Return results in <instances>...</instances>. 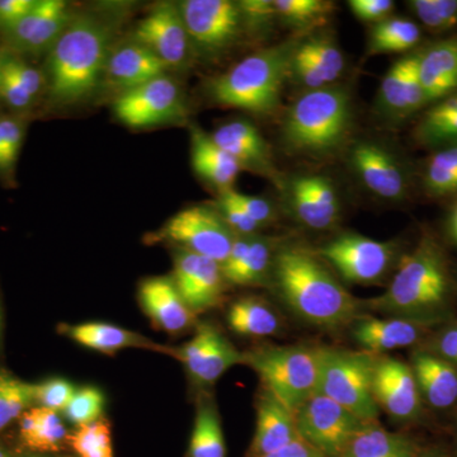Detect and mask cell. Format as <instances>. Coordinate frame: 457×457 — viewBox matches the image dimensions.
Here are the masks:
<instances>
[{
  "instance_id": "obj_5",
  "label": "cell",
  "mask_w": 457,
  "mask_h": 457,
  "mask_svg": "<svg viewBox=\"0 0 457 457\" xmlns=\"http://www.w3.org/2000/svg\"><path fill=\"white\" fill-rule=\"evenodd\" d=\"M352 122L350 93L341 87L308 90L291 104L282 140L294 153L326 155L342 145Z\"/></svg>"
},
{
  "instance_id": "obj_57",
  "label": "cell",
  "mask_w": 457,
  "mask_h": 457,
  "mask_svg": "<svg viewBox=\"0 0 457 457\" xmlns=\"http://www.w3.org/2000/svg\"><path fill=\"white\" fill-rule=\"evenodd\" d=\"M0 177L11 180L13 179V171L11 170L5 158L4 145H3L2 134H0Z\"/></svg>"
},
{
  "instance_id": "obj_48",
  "label": "cell",
  "mask_w": 457,
  "mask_h": 457,
  "mask_svg": "<svg viewBox=\"0 0 457 457\" xmlns=\"http://www.w3.org/2000/svg\"><path fill=\"white\" fill-rule=\"evenodd\" d=\"M0 134H2L7 163L14 173L18 156L25 140L26 123L20 117L0 114Z\"/></svg>"
},
{
  "instance_id": "obj_37",
  "label": "cell",
  "mask_w": 457,
  "mask_h": 457,
  "mask_svg": "<svg viewBox=\"0 0 457 457\" xmlns=\"http://www.w3.org/2000/svg\"><path fill=\"white\" fill-rule=\"evenodd\" d=\"M35 404V384L0 372V431Z\"/></svg>"
},
{
  "instance_id": "obj_46",
  "label": "cell",
  "mask_w": 457,
  "mask_h": 457,
  "mask_svg": "<svg viewBox=\"0 0 457 457\" xmlns=\"http://www.w3.org/2000/svg\"><path fill=\"white\" fill-rule=\"evenodd\" d=\"M77 389L64 378H51L41 384H35V404L50 411H64Z\"/></svg>"
},
{
  "instance_id": "obj_15",
  "label": "cell",
  "mask_w": 457,
  "mask_h": 457,
  "mask_svg": "<svg viewBox=\"0 0 457 457\" xmlns=\"http://www.w3.org/2000/svg\"><path fill=\"white\" fill-rule=\"evenodd\" d=\"M73 16L62 0H37L29 13L5 33L11 53L21 56L50 51Z\"/></svg>"
},
{
  "instance_id": "obj_53",
  "label": "cell",
  "mask_w": 457,
  "mask_h": 457,
  "mask_svg": "<svg viewBox=\"0 0 457 457\" xmlns=\"http://www.w3.org/2000/svg\"><path fill=\"white\" fill-rule=\"evenodd\" d=\"M350 8L354 17L365 22H383L394 9L392 0H351Z\"/></svg>"
},
{
  "instance_id": "obj_10",
  "label": "cell",
  "mask_w": 457,
  "mask_h": 457,
  "mask_svg": "<svg viewBox=\"0 0 457 457\" xmlns=\"http://www.w3.org/2000/svg\"><path fill=\"white\" fill-rule=\"evenodd\" d=\"M303 441L327 457H341L354 436L366 425L335 400L315 393L295 413Z\"/></svg>"
},
{
  "instance_id": "obj_55",
  "label": "cell",
  "mask_w": 457,
  "mask_h": 457,
  "mask_svg": "<svg viewBox=\"0 0 457 457\" xmlns=\"http://www.w3.org/2000/svg\"><path fill=\"white\" fill-rule=\"evenodd\" d=\"M436 354L457 365V327L449 328L435 343Z\"/></svg>"
},
{
  "instance_id": "obj_18",
  "label": "cell",
  "mask_w": 457,
  "mask_h": 457,
  "mask_svg": "<svg viewBox=\"0 0 457 457\" xmlns=\"http://www.w3.org/2000/svg\"><path fill=\"white\" fill-rule=\"evenodd\" d=\"M350 161L361 182L375 196L399 201L407 194V177L402 165L378 144L357 143L351 149Z\"/></svg>"
},
{
  "instance_id": "obj_9",
  "label": "cell",
  "mask_w": 457,
  "mask_h": 457,
  "mask_svg": "<svg viewBox=\"0 0 457 457\" xmlns=\"http://www.w3.org/2000/svg\"><path fill=\"white\" fill-rule=\"evenodd\" d=\"M237 234L222 220L213 207L198 206L180 210L165 222L156 239L170 240L179 248L224 263Z\"/></svg>"
},
{
  "instance_id": "obj_7",
  "label": "cell",
  "mask_w": 457,
  "mask_h": 457,
  "mask_svg": "<svg viewBox=\"0 0 457 457\" xmlns=\"http://www.w3.org/2000/svg\"><path fill=\"white\" fill-rule=\"evenodd\" d=\"M376 354L319 348L318 393L335 400L365 423L376 422L380 408L372 392Z\"/></svg>"
},
{
  "instance_id": "obj_29",
  "label": "cell",
  "mask_w": 457,
  "mask_h": 457,
  "mask_svg": "<svg viewBox=\"0 0 457 457\" xmlns=\"http://www.w3.org/2000/svg\"><path fill=\"white\" fill-rule=\"evenodd\" d=\"M68 432L57 411L29 408L20 418L21 441L36 453H59L68 445Z\"/></svg>"
},
{
  "instance_id": "obj_61",
  "label": "cell",
  "mask_w": 457,
  "mask_h": 457,
  "mask_svg": "<svg viewBox=\"0 0 457 457\" xmlns=\"http://www.w3.org/2000/svg\"><path fill=\"white\" fill-rule=\"evenodd\" d=\"M2 62H3V53H0V80H2Z\"/></svg>"
},
{
  "instance_id": "obj_25",
  "label": "cell",
  "mask_w": 457,
  "mask_h": 457,
  "mask_svg": "<svg viewBox=\"0 0 457 457\" xmlns=\"http://www.w3.org/2000/svg\"><path fill=\"white\" fill-rule=\"evenodd\" d=\"M418 77L426 104L457 92V38H449L418 53Z\"/></svg>"
},
{
  "instance_id": "obj_39",
  "label": "cell",
  "mask_w": 457,
  "mask_h": 457,
  "mask_svg": "<svg viewBox=\"0 0 457 457\" xmlns=\"http://www.w3.org/2000/svg\"><path fill=\"white\" fill-rule=\"evenodd\" d=\"M425 185L435 196L457 191V143L432 155L426 168Z\"/></svg>"
},
{
  "instance_id": "obj_17",
  "label": "cell",
  "mask_w": 457,
  "mask_h": 457,
  "mask_svg": "<svg viewBox=\"0 0 457 457\" xmlns=\"http://www.w3.org/2000/svg\"><path fill=\"white\" fill-rule=\"evenodd\" d=\"M173 281L194 314L218 305L224 290L221 264L204 255L177 249Z\"/></svg>"
},
{
  "instance_id": "obj_19",
  "label": "cell",
  "mask_w": 457,
  "mask_h": 457,
  "mask_svg": "<svg viewBox=\"0 0 457 457\" xmlns=\"http://www.w3.org/2000/svg\"><path fill=\"white\" fill-rule=\"evenodd\" d=\"M440 320L437 318L357 317L352 336L369 353H385L414 345Z\"/></svg>"
},
{
  "instance_id": "obj_52",
  "label": "cell",
  "mask_w": 457,
  "mask_h": 457,
  "mask_svg": "<svg viewBox=\"0 0 457 457\" xmlns=\"http://www.w3.org/2000/svg\"><path fill=\"white\" fill-rule=\"evenodd\" d=\"M0 99L16 112H26L32 108L36 101L22 86L3 71L0 80Z\"/></svg>"
},
{
  "instance_id": "obj_13",
  "label": "cell",
  "mask_w": 457,
  "mask_h": 457,
  "mask_svg": "<svg viewBox=\"0 0 457 457\" xmlns=\"http://www.w3.org/2000/svg\"><path fill=\"white\" fill-rule=\"evenodd\" d=\"M170 356L180 361L192 380L203 386L215 384L234 366L245 365V352L237 351L210 324H201L187 343L171 348Z\"/></svg>"
},
{
  "instance_id": "obj_4",
  "label": "cell",
  "mask_w": 457,
  "mask_h": 457,
  "mask_svg": "<svg viewBox=\"0 0 457 457\" xmlns=\"http://www.w3.org/2000/svg\"><path fill=\"white\" fill-rule=\"evenodd\" d=\"M299 40L257 51L207 84L213 104L251 113L275 112L288 78L291 56Z\"/></svg>"
},
{
  "instance_id": "obj_45",
  "label": "cell",
  "mask_w": 457,
  "mask_h": 457,
  "mask_svg": "<svg viewBox=\"0 0 457 457\" xmlns=\"http://www.w3.org/2000/svg\"><path fill=\"white\" fill-rule=\"evenodd\" d=\"M2 71L16 80L35 99H37L38 96L46 89L45 73L11 51L3 53Z\"/></svg>"
},
{
  "instance_id": "obj_36",
  "label": "cell",
  "mask_w": 457,
  "mask_h": 457,
  "mask_svg": "<svg viewBox=\"0 0 457 457\" xmlns=\"http://www.w3.org/2000/svg\"><path fill=\"white\" fill-rule=\"evenodd\" d=\"M278 21L295 31H308L323 25L335 11V4L324 0H275Z\"/></svg>"
},
{
  "instance_id": "obj_21",
  "label": "cell",
  "mask_w": 457,
  "mask_h": 457,
  "mask_svg": "<svg viewBox=\"0 0 457 457\" xmlns=\"http://www.w3.org/2000/svg\"><path fill=\"white\" fill-rule=\"evenodd\" d=\"M139 300L153 323L170 335H177L194 323V312L180 296L173 278L168 276L144 279L139 287Z\"/></svg>"
},
{
  "instance_id": "obj_42",
  "label": "cell",
  "mask_w": 457,
  "mask_h": 457,
  "mask_svg": "<svg viewBox=\"0 0 457 457\" xmlns=\"http://www.w3.org/2000/svg\"><path fill=\"white\" fill-rule=\"evenodd\" d=\"M409 7L432 31H449L457 25V0H413Z\"/></svg>"
},
{
  "instance_id": "obj_2",
  "label": "cell",
  "mask_w": 457,
  "mask_h": 457,
  "mask_svg": "<svg viewBox=\"0 0 457 457\" xmlns=\"http://www.w3.org/2000/svg\"><path fill=\"white\" fill-rule=\"evenodd\" d=\"M272 267L278 294L306 323L337 329L356 320L360 303L315 254L287 246L276 255Z\"/></svg>"
},
{
  "instance_id": "obj_58",
  "label": "cell",
  "mask_w": 457,
  "mask_h": 457,
  "mask_svg": "<svg viewBox=\"0 0 457 457\" xmlns=\"http://www.w3.org/2000/svg\"><path fill=\"white\" fill-rule=\"evenodd\" d=\"M450 228L451 234H453V237H455L457 242V206L455 210H453V215H451Z\"/></svg>"
},
{
  "instance_id": "obj_60",
  "label": "cell",
  "mask_w": 457,
  "mask_h": 457,
  "mask_svg": "<svg viewBox=\"0 0 457 457\" xmlns=\"http://www.w3.org/2000/svg\"><path fill=\"white\" fill-rule=\"evenodd\" d=\"M0 457H11V456H9V453H7V451H5L4 449H2V447H0Z\"/></svg>"
},
{
  "instance_id": "obj_30",
  "label": "cell",
  "mask_w": 457,
  "mask_h": 457,
  "mask_svg": "<svg viewBox=\"0 0 457 457\" xmlns=\"http://www.w3.org/2000/svg\"><path fill=\"white\" fill-rule=\"evenodd\" d=\"M418 453L416 445L405 436L371 422L360 429L341 457H416Z\"/></svg>"
},
{
  "instance_id": "obj_34",
  "label": "cell",
  "mask_w": 457,
  "mask_h": 457,
  "mask_svg": "<svg viewBox=\"0 0 457 457\" xmlns=\"http://www.w3.org/2000/svg\"><path fill=\"white\" fill-rule=\"evenodd\" d=\"M420 40V29L416 22L407 18H386L376 23L370 32L369 55L404 53L416 46Z\"/></svg>"
},
{
  "instance_id": "obj_38",
  "label": "cell",
  "mask_w": 457,
  "mask_h": 457,
  "mask_svg": "<svg viewBox=\"0 0 457 457\" xmlns=\"http://www.w3.org/2000/svg\"><path fill=\"white\" fill-rule=\"evenodd\" d=\"M272 240L254 236L245 260L225 281L239 286L260 284L272 267Z\"/></svg>"
},
{
  "instance_id": "obj_8",
  "label": "cell",
  "mask_w": 457,
  "mask_h": 457,
  "mask_svg": "<svg viewBox=\"0 0 457 457\" xmlns=\"http://www.w3.org/2000/svg\"><path fill=\"white\" fill-rule=\"evenodd\" d=\"M195 55L219 59L233 49L243 31L237 2L231 0H185L179 3Z\"/></svg>"
},
{
  "instance_id": "obj_50",
  "label": "cell",
  "mask_w": 457,
  "mask_h": 457,
  "mask_svg": "<svg viewBox=\"0 0 457 457\" xmlns=\"http://www.w3.org/2000/svg\"><path fill=\"white\" fill-rule=\"evenodd\" d=\"M288 77L293 78L299 86L305 87L306 92L330 86L326 78L319 73L318 69L295 50L288 66Z\"/></svg>"
},
{
  "instance_id": "obj_11",
  "label": "cell",
  "mask_w": 457,
  "mask_h": 457,
  "mask_svg": "<svg viewBox=\"0 0 457 457\" xmlns=\"http://www.w3.org/2000/svg\"><path fill=\"white\" fill-rule=\"evenodd\" d=\"M117 119L132 129L153 128L186 116L179 84L167 74L121 93L113 102Z\"/></svg>"
},
{
  "instance_id": "obj_40",
  "label": "cell",
  "mask_w": 457,
  "mask_h": 457,
  "mask_svg": "<svg viewBox=\"0 0 457 457\" xmlns=\"http://www.w3.org/2000/svg\"><path fill=\"white\" fill-rule=\"evenodd\" d=\"M68 445L79 457H113L110 423L104 420L78 427L69 435Z\"/></svg>"
},
{
  "instance_id": "obj_6",
  "label": "cell",
  "mask_w": 457,
  "mask_h": 457,
  "mask_svg": "<svg viewBox=\"0 0 457 457\" xmlns=\"http://www.w3.org/2000/svg\"><path fill=\"white\" fill-rule=\"evenodd\" d=\"M245 365L257 372L264 390L294 413L318 393L319 348L263 345L245 352Z\"/></svg>"
},
{
  "instance_id": "obj_14",
  "label": "cell",
  "mask_w": 457,
  "mask_h": 457,
  "mask_svg": "<svg viewBox=\"0 0 457 457\" xmlns=\"http://www.w3.org/2000/svg\"><path fill=\"white\" fill-rule=\"evenodd\" d=\"M132 40L154 53L168 69L185 68L194 53L179 3H158L137 23Z\"/></svg>"
},
{
  "instance_id": "obj_49",
  "label": "cell",
  "mask_w": 457,
  "mask_h": 457,
  "mask_svg": "<svg viewBox=\"0 0 457 457\" xmlns=\"http://www.w3.org/2000/svg\"><path fill=\"white\" fill-rule=\"evenodd\" d=\"M299 179L302 180L303 187L308 189L309 194L314 197V200L330 216L338 220L341 206H339L338 196H337L336 189L330 180L320 176H302Z\"/></svg>"
},
{
  "instance_id": "obj_59",
  "label": "cell",
  "mask_w": 457,
  "mask_h": 457,
  "mask_svg": "<svg viewBox=\"0 0 457 457\" xmlns=\"http://www.w3.org/2000/svg\"><path fill=\"white\" fill-rule=\"evenodd\" d=\"M416 457H447L445 453H440V451L429 450L425 451V453H418Z\"/></svg>"
},
{
  "instance_id": "obj_28",
  "label": "cell",
  "mask_w": 457,
  "mask_h": 457,
  "mask_svg": "<svg viewBox=\"0 0 457 457\" xmlns=\"http://www.w3.org/2000/svg\"><path fill=\"white\" fill-rule=\"evenodd\" d=\"M191 162L195 171L221 191L231 189L239 176L242 165L222 150L212 135L191 126Z\"/></svg>"
},
{
  "instance_id": "obj_27",
  "label": "cell",
  "mask_w": 457,
  "mask_h": 457,
  "mask_svg": "<svg viewBox=\"0 0 457 457\" xmlns=\"http://www.w3.org/2000/svg\"><path fill=\"white\" fill-rule=\"evenodd\" d=\"M411 370L420 395L433 408L445 409L457 400V369L438 354L418 352L411 361Z\"/></svg>"
},
{
  "instance_id": "obj_31",
  "label": "cell",
  "mask_w": 457,
  "mask_h": 457,
  "mask_svg": "<svg viewBox=\"0 0 457 457\" xmlns=\"http://www.w3.org/2000/svg\"><path fill=\"white\" fill-rule=\"evenodd\" d=\"M227 319L230 329L243 337L263 338L276 335L279 329L278 314L254 297H243L231 303Z\"/></svg>"
},
{
  "instance_id": "obj_22",
  "label": "cell",
  "mask_w": 457,
  "mask_h": 457,
  "mask_svg": "<svg viewBox=\"0 0 457 457\" xmlns=\"http://www.w3.org/2000/svg\"><path fill=\"white\" fill-rule=\"evenodd\" d=\"M378 104L384 113L396 117L409 116L426 106L418 77V53L398 60L385 74Z\"/></svg>"
},
{
  "instance_id": "obj_35",
  "label": "cell",
  "mask_w": 457,
  "mask_h": 457,
  "mask_svg": "<svg viewBox=\"0 0 457 457\" xmlns=\"http://www.w3.org/2000/svg\"><path fill=\"white\" fill-rule=\"evenodd\" d=\"M299 55L311 62L328 84L337 82L345 71V57L338 45L327 35H314L299 40L295 47Z\"/></svg>"
},
{
  "instance_id": "obj_23",
  "label": "cell",
  "mask_w": 457,
  "mask_h": 457,
  "mask_svg": "<svg viewBox=\"0 0 457 457\" xmlns=\"http://www.w3.org/2000/svg\"><path fill=\"white\" fill-rule=\"evenodd\" d=\"M212 137L222 150L242 165L243 170L251 168L258 173L276 179L270 145L253 123L245 120H234L221 125Z\"/></svg>"
},
{
  "instance_id": "obj_44",
  "label": "cell",
  "mask_w": 457,
  "mask_h": 457,
  "mask_svg": "<svg viewBox=\"0 0 457 457\" xmlns=\"http://www.w3.org/2000/svg\"><path fill=\"white\" fill-rule=\"evenodd\" d=\"M243 29L252 36L267 35L278 21L275 0H242L237 2Z\"/></svg>"
},
{
  "instance_id": "obj_47",
  "label": "cell",
  "mask_w": 457,
  "mask_h": 457,
  "mask_svg": "<svg viewBox=\"0 0 457 457\" xmlns=\"http://www.w3.org/2000/svg\"><path fill=\"white\" fill-rule=\"evenodd\" d=\"M215 209L220 213L222 220L227 222L228 228L237 236H257L260 227L239 206L230 196L228 191H221Z\"/></svg>"
},
{
  "instance_id": "obj_26",
  "label": "cell",
  "mask_w": 457,
  "mask_h": 457,
  "mask_svg": "<svg viewBox=\"0 0 457 457\" xmlns=\"http://www.w3.org/2000/svg\"><path fill=\"white\" fill-rule=\"evenodd\" d=\"M62 333L78 345L101 353H116L125 348H144L171 354V348L164 347L146 337L112 324L89 321L77 326H66L62 328Z\"/></svg>"
},
{
  "instance_id": "obj_24",
  "label": "cell",
  "mask_w": 457,
  "mask_h": 457,
  "mask_svg": "<svg viewBox=\"0 0 457 457\" xmlns=\"http://www.w3.org/2000/svg\"><path fill=\"white\" fill-rule=\"evenodd\" d=\"M294 411L264 390L257 404V427L251 457H263L299 440Z\"/></svg>"
},
{
  "instance_id": "obj_12",
  "label": "cell",
  "mask_w": 457,
  "mask_h": 457,
  "mask_svg": "<svg viewBox=\"0 0 457 457\" xmlns=\"http://www.w3.org/2000/svg\"><path fill=\"white\" fill-rule=\"evenodd\" d=\"M318 255L329 262L345 281L370 284L383 278L394 258L392 243L359 234H342L321 246Z\"/></svg>"
},
{
  "instance_id": "obj_41",
  "label": "cell",
  "mask_w": 457,
  "mask_h": 457,
  "mask_svg": "<svg viewBox=\"0 0 457 457\" xmlns=\"http://www.w3.org/2000/svg\"><path fill=\"white\" fill-rule=\"evenodd\" d=\"M290 206L297 220L312 230H327L336 224L337 219L330 216L303 187L299 177L290 183Z\"/></svg>"
},
{
  "instance_id": "obj_32",
  "label": "cell",
  "mask_w": 457,
  "mask_h": 457,
  "mask_svg": "<svg viewBox=\"0 0 457 457\" xmlns=\"http://www.w3.org/2000/svg\"><path fill=\"white\" fill-rule=\"evenodd\" d=\"M416 139L427 146L457 143V92L436 102L418 123Z\"/></svg>"
},
{
  "instance_id": "obj_56",
  "label": "cell",
  "mask_w": 457,
  "mask_h": 457,
  "mask_svg": "<svg viewBox=\"0 0 457 457\" xmlns=\"http://www.w3.org/2000/svg\"><path fill=\"white\" fill-rule=\"evenodd\" d=\"M263 457H327L320 451L312 447L308 442L303 441L302 438L295 440L291 444L286 445L285 447L269 453Z\"/></svg>"
},
{
  "instance_id": "obj_43",
  "label": "cell",
  "mask_w": 457,
  "mask_h": 457,
  "mask_svg": "<svg viewBox=\"0 0 457 457\" xmlns=\"http://www.w3.org/2000/svg\"><path fill=\"white\" fill-rule=\"evenodd\" d=\"M104 393L95 386H84L75 392L62 413L74 426L82 427L101 420L104 409Z\"/></svg>"
},
{
  "instance_id": "obj_3",
  "label": "cell",
  "mask_w": 457,
  "mask_h": 457,
  "mask_svg": "<svg viewBox=\"0 0 457 457\" xmlns=\"http://www.w3.org/2000/svg\"><path fill=\"white\" fill-rule=\"evenodd\" d=\"M449 294V275L440 246L426 237L400 260L389 287L369 303L386 317L440 318Z\"/></svg>"
},
{
  "instance_id": "obj_33",
  "label": "cell",
  "mask_w": 457,
  "mask_h": 457,
  "mask_svg": "<svg viewBox=\"0 0 457 457\" xmlns=\"http://www.w3.org/2000/svg\"><path fill=\"white\" fill-rule=\"evenodd\" d=\"M188 456H227L220 417L212 400L203 399L198 404L191 441H189Z\"/></svg>"
},
{
  "instance_id": "obj_54",
  "label": "cell",
  "mask_w": 457,
  "mask_h": 457,
  "mask_svg": "<svg viewBox=\"0 0 457 457\" xmlns=\"http://www.w3.org/2000/svg\"><path fill=\"white\" fill-rule=\"evenodd\" d=\"M37 0H0V32L3 35L29 13Z\"/></svg>"
},
{
  "instance_id": "obj_16",
  "label": "cell",
  "mask_w": 457,
  "mask_h": 457,
  "mask_svg": "<svg viewBox=\"0 0 457 457\" xmlns=\"http://www.w3.org/2000/svg\"><path fill=\"white\" fill-rule=\"evenodd\" d=\"M372 392L378 408L394 420H411L418 416L422 395L411 366L394 357H376Z\"/></svg>"
},
{
  "instance_id": "obj_1",
  "label": "cell",
  "mask_w": 457,
  "mask_h": 457,
  "mask_svg": "<svg viewBox=\"0 0 457 457\" xmlns=\"http://www.w3.org/2000/svg\"><path fill=\"white\" fill-rule=\"evenodd\" d=\"M111 27L96 14H74L49 51L46 89L51 106L79 104L98 88L111 53Z\"/></svg>"
},
{
  "instance_id": "obj_20",
  "label": "cell",
  "mask_w": 457,
  "mask_h": 457,
  "mask_svg": "<svg viewBox=\"0 0 457 457\" xmlns=\"http://www.w3.org/2000/svg\"><path fill=\"white\" fill-rule=\"evenodd\" d=\"M167 65L154 53L132 40L111 50L104 79L125 93L167 74Z\"/></svg>"
},
{
  "instance_id": "obj_51",
  "label": "cell",
  "mask_w": 457,
  "mask_h": 457,
  "mask_svg": "<svg viewBox=\"0 0 457 457\" xmlns=\"http://www.w3.org/2000/svg\"><path fill=\"white\" fill-rule=\"evenodd\" d=\"M228 191L230 196L233 197V200L245 210L246 215L258 227H266V225L275 220V210H273L272 204L266 198L240 194V192L234 191L233 188L228 189Z\"/></svg>"
}]
</instances>
